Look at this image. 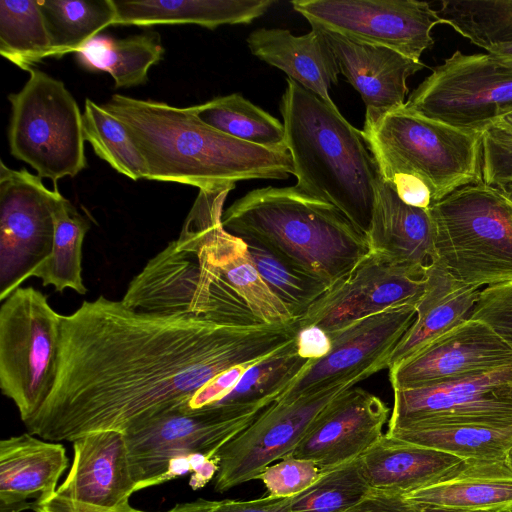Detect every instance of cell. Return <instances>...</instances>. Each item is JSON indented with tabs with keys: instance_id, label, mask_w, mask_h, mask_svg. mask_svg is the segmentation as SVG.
<instances>
[{
	"instance_id": "38",
	"label": "cell",
	"mask_w": 512,
	"mask_h": 512,
	"mask_svg": "<svg viewBox=\"0 0 512 512\" xmlns=\"http://www.w3.org/2000/svg\"><path fill=\"white\" fill-rule=\"evenodd\" d=\"M245 242L260 276L295 320L328 291L325 283L287 263L265 247L252 241Z\"/></svg>"
},
{
	"instance_id": "41",
	"label": "cell",
	"mask_w": 512,
	"mask_h": 512,
	"mask_svg": "<svg viewBox=\"0 0 512 512\" xmlns=\"http://www.w3.org/2000/svg\"><path fill=\"white\" fill-rule=\"evenodd\" d=\"M481 174L491 186L512 182V129L500 122L481 134Z\"/></svg>"
},
{
	"instance_id": "34",
	"label": "cell",
	"mask_w": 512,
	"mask_h": 512,
	"mask_svg": "<svg viewBox=\"0 0 512 512\" xmlns=\"http://www.w3.org/2000/svg\"><path fill=\"white\" fill-rule=\"evenodd\" d=\"M0 54L27 72L53 56L38 0L0 1Z\"/></svg>"
},
{
	"instance_id": "17",
	"label": "cell",
	"mask_w": 512,
	"mask_h": 512,
	"mask_svg": "<svg viewBox=\"0 0 512 512\" xmlns=\"http://www.w3.org/2000/svg\"><path fill=\"white\" fill-rule=\"evenodd\" d=\"M512 365V349L486 323L469 318L389 369L394 389H417Z\"/></svg>"
},
{
	"instance_id": "36",
	"label": "cell",
	"mask_w": 512,
	"mask_h": 512,
	"mask_svg": "<svg viewBox=\"0 0 512 512\" xmlns=\"http://www.w3.org/2000/svg\"><path fill=\"white\" fill-rule=\"evenodd\" d=\"M82 121L85 140L98 157L134 181L147 179L146 161L119 119L86 98Z\"/></svg>"
},
{
	"instance_id": "11",
	"label": "cell",
	"mask_w": 512,
	"mask_h": 512,
	"mask_svg": "<svg viewBox=\"0 0 512 512\" xmlns=\"http://www.w3.org/2000/svg\"><path fill=\"white\" fill-rule=\"evenodd\" d=\"M379 371L368 369L312 392L277 398L218 450L214 490L223 493L256 480L266 467L292 456L341 394Z\"/></svg>"
},
{
	"instance_id": "47",
	"label": "cell",
	"mask_w": 512,
	"mask_h": 512,
	"mask_svg": "<svg viewBox=\"0 0 512 512\" xmlns=\"http://www.w3.org/2000/svg\"><path fill=\"white\" fill-rule=\"evenodd\" d=\"M35 512H146L132 507L128 502L116 507H100L84 504L53 494L50 498L35 505Z\"/></svg>"
},
{
	"instance_id": "12",
	"label": "cell",
	"mask_w": 512,
	"mask_h": 512,
	"mask_svg": "<svg viewBox=\"0 0 512 512\" xmlns=\"http://www.w3.org/2000/svg\"><path fill=\"white\" fill-rule=\"evenodd\" d=\"M405 105L455 128L480 133L512 112V65L489 53L455 51Z\"/></svg>"
},
{
	"instance_id": "19",
	"label": "cell",
	"mask_w": 512,
	"mask_h": 512,
	"mask_svg": "<svg viewBox=\"0 0 512 512\" xmlns=\"http://www.w3.org/2000/svg\"><path fill=\"white\" fill-rule=\"evenodd\" d=\"M389 408L359 387L341 394L292 456L314 461L322 473L361 457L384 434Z\"/></svg>"
},
{
	"instance_id": "9",
	"label": "cell",
	"mask_w": 512,
	"mask_h": 512,
	"mask_svg": "<svg viewBox=\"0 0 512 512\" xmlns=\"http://www.w3.org/2000/svg\"><path fill=\"white\" fill-rule=\"evenodd\" d=\"M62 316L46 295L19 287L0 307V388L23 423L50 396L58 375Z\"/></svg>"
},
{
	"instance_id": "49",
	"label": "cell",
	"mask_w": 512,
	"mask_h": 512,
	"mask_svg": "<svg viewBox=\"0 0 512 512\" xmlns=\"http://www.w3.org/2000/svg\"><path fill=\"white\" fill-rule=\"evenodd\" d=\"M493 57L512 65V43L499 45L487 51Z\"/></svg>"
},
{
	"instance_id": "2",
	"label": "cell",
	"mask_w": 512,
	"mask_h": 512,
	"mask_svg": "<svg viewBox=\"0 0 512 512\" xmlns=\"http://www.w3.org/2000/svg\"><path fill=\"white\" fill-rule=\"evenodd\" d=\"M234 188L199 189L179 237L130 281L124 305L236 326L295 321L260 276L247 243L222 224L223 205Z\"/></svg>"
},
{
	"instance_id": "10",
	"label": "cell",
	"mask_w": 512,
	"mask_h": 512,
	"mask_svg": "<svg viewBox=\"0 0 512 512\" xmlns=\"http://www.w3.org/2000/svg\"><path fill=\"white\" fill-rule=\"evenodd\" d=\"M269 404L216 403L198 409L185 404L135 423L124 435L137 490L162 484L174 459L215 456Z\"/></svg>"
},
{
	"instance_id": "45",
	"label": "cell",
	"mask_w": 512,
	"mask_h": 512,
	"mask_svg": "<svg viewBox=\"0 0 512 512\" xmlns=\"http://www.w3.org/2000/svg\"><path fill=\"white\" fill-rule=\"evenodd\" d=\"M344 512H422V507L404 495L372 489L360 502Z\"/></svg>"
},
{
	"instance_id": "24",
	"label": "cell",
	"mask_w": 512,
	"mask_h": 512,
	"mask_svg": "<svg viewBox=\"0 0 512 512\" xmlns=\"http://www.w3.org/2000/svg\"><path fill=\"white\" fill-rule=\"evenodd\" d=\"M404 496L420 507L512 511V468L506 456L466 459L434 483Z\"/></svg>"
},
{
	"instance_id": "42",
	"label": "cell",
	"mask_w": 512,
	"mask_h": 512,
	"mask_svg": "<svg viewBox=\"0 0 512 512\" xmlns=\"http://www.w3.org/2000/svg\"><path fill=\"white\" fill-rule=\"evenodd\" d=\"M470 318L489 325L512 349V282L483 288Z\"/></svg>"
},
{
	"instance_id": "5",
	"label": "cell",
	"mask_w": 512,
	"mask_h": 512,
	"mask_svg": "<svg viewBox=\"0 0 512 512\" xmlns=\"http://www.w3.org/2000/svg\"><path fill=\"white\" fill-rule=\"evenodd\" d=\"M280 112L295 186L336 206L367 234L379 170L362 132L333 102L289 78Z\"/></svg>"
},
{
	"instance_id": "16",
	"label": "cell",
	"mask_w": 512,
	"mask_h": 512,
	"mask_svg": "<svg viewBox=\"0 0 512 512\" xmlns=\"http://www.w3.org/2000/svg\"><path fill=\"white\" fill-rule=\"evenodd\" d=\"M425 289V273L369 253L296 321L299 329L314 325L331 333L391 307L416 306Z\"/></svg>"
},
{
	"instance_id": "8",
	"label": "cell",
	"mask_w": 512,
	"mask_h": 512,
	"mask_svg": "<svg viewBox=\"0 0 512 512\" xmlns=\"http://www.w3.org/2000/svg\"><path fill=\"white\" fill-rule=\"evenodd\" d=\"M17 93H11L10 153L38 176L58 180L86 168L82 113L64 83L32 68Z\"/></svg>"
},
{
	"instance_id": "6",
	"label": "cell",
	"mask_w": 512,
	"mask_h": 512,
	"mask_svg": "<svg viewBox=\"0 0 512 512\" xmlns=\"http://www.w3.org/2000/svg\"><path fill=\"white\" fill-rule=\"evenodd\" d=\"M361 132L385 181L418 178L429 188L433 203L483 182L480 133L428 118L406 105L366 110Z\"/></svg>"
},
{
	"instance_id": "40",
	"label": "cell",
	"mask_w": 512,
	"mask_h": 512,
	"mask_svg": "<svg viewBox=\"0 0 512 512\" xmlns=\"http://www.w3.org/2000/svg\"><path fill=\"white\" fill-rule=\"evenodd\" d=\"M322 474L314 461L288 456L266 467L256 480L263 482L268 495L289 498L308 489Z\"/></svg>"
},
{
	"instance_id": "33",
	"label": "cell",
	"mask_w": 512,
	"mask_h": 512,
	"mask_svg": "<svg viewBox=\"0 0 512 512\" xmlns=\"http://www.w3.org/2000/svg\"><path fill=\"white\" fill-rule=\"evenodd\" d=\"M51 40L54 58L76 52L110 25L113 0H38Z\"/></svg>"
},
{
	"instance_id": "50",
	"label": "cell",
	"mask_w": 512,
	"mask_h": 512,
	"mask_svg": "<svg viewBox=\"0 0 512 512\" xmlns=\"http://www.w3.org/2000/svg\"><path fill=\"white\" fill-rule=\"evenodd\" d=\"M422 512H512V511H470V510H451L436 507H422Z\"/></svg>"
},
{
	"instance_id": "52",
	"label": "cell",
	"mask_w": 512,
	"mask_h": 512,
	"mask_svg": "<svg viewBox=\"0 0 512 512\" xmlns=\"http://www.w3.org/2000/svg\"><path fill=\"white\" fill-rule=\"evenodd\" d=\"M498 188H500L508 196V198L512 201V182L509 184H506L502 187H498Z\"/></svg>"
},
{
	"instance_id": "37",
	"label": "cell",
	"mask_w": 512,
	"mask_h": 512,
	"mask_svg": "<svg viewBox=\"0 0 512 512\" xmlns=\"http://www.w3.org/2000/svg\"><path fill=\"white\" fill-rule=\"evenodd\" d=\"M313 360L302 358L296 339L250 366L233 390L218 403L274 402Z\"/></svg>"
},
{
	"instance_id": "15",
	"label": "cell",
	"mask_w": 512,
	"mask_h": 512,
	"mask_svg": "<svg viewBox=\"0 0 512 512\" xmlns=\"http://www.w3.org/2000/svg\"><path fill=\"white\" fill-rule=\"evenodd\" d=\"M388 429L455 424L512 425V365L417 389H394Z\"/></svg>"
},
{
	"instance_id": "25",
	"label": "cell",
	"mask_w": 512,
	"mask_h": 512,
	"mask_svg": "<svg viewBox=\"0 0 512 512\" xmlns=\"http://www.w3.org/2000/svg\"><path fill=\"white\" fill-rule=\"evenodd\" d=\"M250 52L274 66L288 78L323 100L332 103L331 85L337 84L340 73L336 58L318 28L295 36L280 28H258L247 37Z\"/></svg>"
},
{
	"instance_id": "1",
	"label": "cell",
	"mask_w": 512,
	"mask_h": 512,
	"mask_svg": "<svg viewBox=\"0 0 512 512\" xmlns=\"http://www.w3.org/2000/svg\"><path fill=\"white\" fill-rule=\"evenodd\" d=\"M296 322L236 326L183 314L131 309L99 296L63 315L55 386L27 431L54 442L92 432H125L188 404L230 368L281 350Z\"/></svg>"
},
{
	"instance_id": "28",
	"label": "cell",
	"mask_w": 512,
	"mask_h": 512,
	"mask_svg": "<svg viewBox=\"0 0 512 512\" xmlns=\"http://www.w3.org/2000/svg\"><path fill=\"white\" fill-rule=\"evenodd\" d=\"M114 25L196 24L209 29L249 24L264 15L274 0H113Z\"/></svg>"
},
{
	"instance_id": "31",
	"label": "cell",
	"mask_w": 512,
	"mask_h": 512,
	"mask_svg": "<svg viewBox=\"0 0 512 512\" xmlns=\"http://www.w3.org/2000/svg\"><path fill=\"white\" fill-rule=\"evenodd\" d=\"M54 239L48 259L33 273L43 286H53L57 292L72 289L87 292L82 279V246L90 228L89 221L63 196L54 210Z\"/></svg>"
},
{
	"instance_id": "4",
	"label": "cell",
	"mask_w": 512,
	"mask_h": 512,
	"mask_svg": "<svg viewBox=\"0 0 512 512\" xmlns=\"http://www.w3.org/2000/svg\"><path fill=\"white\" fill-rule=\"evenodd\" d=\"M222 224L231 234L265 247L329 289L370 253L361 228L333 204L297 186L249 191L223 212Z\"/></svg>"
},
{
	"instance_id": "26",
	"label": "cell",
	"mask_w": 512,
	"mask_h": 512,
	"mask_svg": "<svg viewBox=\"0 0 512 512\" xmlns=\"http://www.w3.org/2000/svg\"><path fill=\"white\" fill-rule=\"evenodd\" d=\"M425 277L416 319L393 350L389 369L469 319L482 290L456 280L437 261L426 268Z\"/></svg>"
},
{
	"instance_id": "14",
	"label": "cell",
	"mask_w": 512,
	"mask_h": 512,
	"mask_svg": "<svg viewBox=\"0 0 512 512\" xmlns=\"http://www.w3.org/2000/svg\"><path fill=\"white\" fill-rule=\"evenodd\" d=\"M293 9L311 25L420 61L442 24L430 4L416 0H294Z\"/></svg>"
},
{
	"instance_id": "23",
	"label": "cell",
	"mask_w": 512,
	"mask_h": 512,
	"mask_svg": "<svg viewBox=\"0 0 512 512\" xmlns=\"http://www.w3.org/2000/svg\"><path fill=\"white\" fill-rule=\"evenodd\" d=\"M367 238L370 254L422 273L436 258L430 210L404 203L380 173Z\"/></svg>"
},
{
	"instance_id": "22",
	"label": "cell",
	"mask_w": 512,
	"mask_h": 512,
	"mask_svg": "<svg viewBox=\"0 0 512 512\" xmlns=\"http://www.w3.org/2000/svg\"><path fill=\"white\" fill-rule=\"evenodd\" d=\"M68 464L66 449L60 442L29 432L1 440V512L34 509L50 498Z\"/></svg>"
},
{
	"instance_id": "51",
	"label": "cell",
	"mask_w": 512,
	"mask_h": 512,
	"mask_svg": "<svg viewBox=\"0 0 512 512\" xmlns=\"http://www.w3.org/2000/svg\"><path fill=\"white\" fill-rule=\"evenodd\" d=\"M501 124L507 126L508 128L512 129V112L504 116L501 120H499Z\"/></svg>"
},
{
	"instance_id": "53",
	"label": "cell",
	"mask_w": 512,
	"mask_h": 512,
	"mask_svg": "<svg viewBox=\"0 0 512 512\" xmlns=\"http://www.w3.org/2000/svg\"><path fill=\"white\" fill-rule=\"evenodd\" d=\"M506 459H507L509 465L512 468V446L509 448V450H508V452L506 454Z\"/></svg>"
},
{
	"instance_id": "13",
	"label": "cell",
	"mask_w": 512,
	"mask_h": 512,
	"mask_svg": "<svg viewBox=\"0 0 512 512\" xmlns=\"http://www.w3.org/2000/svg\"><path fill=\"white\" fill-rule=\"evenodd\" d=\"M62 197L26 169L0 165V300L3 301L51 254L54 210Z\"/></svg>"
},
{
	"instance_id": "35",
	"label": "cell",
	"mask_w": 512,
	"mask_h": 512,
	"mask_svg": "<svg viewBox=\"0 0 512 512\" xmlns=\"http://www.w3.org/2000/svg\"><path fill=\"white\" fill-rule=\"evenodd\" d=\"M436 11L442 24L487 51L512 43V0H445Z\"/></svg>"
},
{
	"instance_id": "27",
	"label": "cell",
	"mask_w": 512,
	"mask_h": 512,
	"mask_svg": "<svg viewBox=\"0 0 512 512\" xmlns=\"http://www.w3.org/2000/svg\"><path fill=\"white\" fill-rule=\"evenodd\" d=\"M360 459L372 489L401 495L434 483L464 460L450 453L400 441L386 434Z\"/></svg>"
},
{
	"instance_id": "3",
	"label": "cell",
	"mask_w": 512,
	"mask_h": 512,
	"mask_svg": "<svg viewBox=\"0 0 512 512\" xmlns=\"http://www.w3.org/2000/svg\"><path fill=\"white\" fill-rule=\"evenodd\" d=\"M126 127L142 153L147 180L198 189L236 186L250 179H287L294 174L286 148H267L224 134L202 122L190 107L114 94L102 105Z\"/></svg>"
},
{
	"instance_id": "21",
	"label": "cell",
	"mask_w": 512,
	"mask_h": 512,
	"mask_svg": "<svg viewBox=\"0 0 512 512\" xmlns=\"http://www.w3.org/2000/svg\"><path fill=\"white\" fill-rule=\"evenodd\" d=\"M318 29L329 44L340 73L359 92L366 110L389 111L405 105L407 79L425 67L421 61L384 46Z\"/></svg>"
},
{
	"instance_id": "46",
	"label": "cell",
	"mask_w": 512,
	"mask_h": 512,
	"mask_svg": "<svg viewBox=\"0 0 512 512\" xmlns=\"http://www.w3.org/2000/svg\"><path fill=\"white\" fill-rule=\"evenodd\" d=\"M296 347L302 358L319 360L330 353L332 342L326 331L310 325L299 330L296 336Z\"/></svg>"
},
{
	"instance_id": "32",
	"label": "cell",
	"mask_w": 512,
	"mask_h": 512,
	"mask_svg": "<svg viewBox=\"0 0 512 512\" xmlns=\"http://www.w3.org/2000/svg\"><path fill=\"white\" fill-rule=\"evenodd\" d=\"M208 126L236 139L267 148H285L284 125L240 93L191 106Z\"/></svg>"
},
{
	"instance_id": "20",
	"label": "cell",
	"mask_w": 512,
	"mask_h": 512,
	"mask_svg": "<svg viewBox=\"0 0 512 512\" xmlns=\"http://www.w3.org/2000/svg\"><path fill=\"white\" fill-rule=\"evenodd\" d=\"M72 443V464L55 494L80 503L110 508L128 502L138 491L124 432H92Z\"/></svg>"
},
{
	"instance_id": "39",
	"label": "cell",
	"mask_w": 512,
	"mask_h": 512,
	"mask_svg": "<svg viewBox=\"0 0 512 512\" xmlns=\"http://www.w3.org/2000/svg\"><path fill=\"white\" fill-rule=\"evenodd\" d=\"M371 491L359 457L323 473L308 489L290 497V512H344Z\"/></svg>"
},
{
	"instance_id": "7",
	"label": "cell",
	"mask_w": 512,
	"mask_h": 512,
	"mask_svg": "<svg viewBox=\"0 0 512 512\" xmlns=\"http://www.w3.org/2000/svg\"><path fill=\"white\" fill-rule=\"evenodd\" d=\"M437 261L452 277L482 287L512 282V201L484 182L429 208Z\"/></svg>"
},
{
	"instance_id": "29",
	"label": "cell",
	"mask_w": 512,
	"mask_h": 512,
	"mask_svg": "<svg viewBox=\"0 0 512 512\" xmlns=\"http://www.w3.org/2000/svg\"><path fill=\"white\" fill-rule=\"evenodd\" d=\"M75 54L82 67L109 73L114 87L123 88L144 84L149 69L162 59L164 48L153 32L121 39L97 35Z\"/></svg>"
},
{
	"instance_id": "44",
	"label": "cell",
	"mask_w": 512,
	"mask_h": 512,
	"mask_svg": "<svg viewBox=\"0 0 512 512\" xmlns=\"http://www.w3.org/2000/svg\"><path fill=\"white\" fill-rule=\"evenodd\" d=\"M255 363L240 364L218 375L195 393L189 400L188 407L198 409L220 402L233 390L246 370Z\"/></svg>"
},
{
	"instance_id": "48",
	"label": "cell",
	"mask_w": 512,
	"mask_h": 512,
	"mask_svg": "<svg viewBox=\"0 0 512 512\" xmlns=\"http://www.w3.org/2000/svg\"><path fill=\"white\" fill-rule=\"evenodd\" d=\"M219 469V461L216 456H207L192 472L189 485L193 490L205 486L213 477L216 476Z\"/></svg>"
},
{
	"instance_id": "18",
	"label": "cell",
	"mask_w": 512,
	"mask_h": 512,
	"mask_svg": "<svg viewBox=\"0 0 512 512\" xmlns=\"http://www.w3.org/2000/svg\"><path fill=\"white\" fill-rule=\"evenodd\" d=\"M416 314L415 305L395 306L328 333L330 353L313 360L279 397L312 392L368 369H389L390 356Z\"/></svg>"
},
{
	"instance_id": "43",
	"label": "cell",
	"mask_w": 512,
	"mask_h": 512,
	"mask_svg": "<svg viewBox=\"0 0 512 512\" xmlns=\"http://www.w3.org/2000/svg\"><path fill=\"white\" fill-rule=\"evenodd\" d=\"M165 512H290V497L277 498L267 495L253 500L196 499L178 503Z\"/></svg>"
},
{
	"instance_id": "30",
	"label": "cell",
	"mask_w": 512,
	"mask_h": 512,
	"mask_svg": "<svg viewBox=\"0 0 512 512\" xmlns=\"http://www.w3.org/2000/svg\"><path fill=\"white\" fill-rule=\"evenodd\" d=\"M394 439L466 459L505 457L512 446V425L455 424L388 429Z\"/></svg>"
}]
</instances>
